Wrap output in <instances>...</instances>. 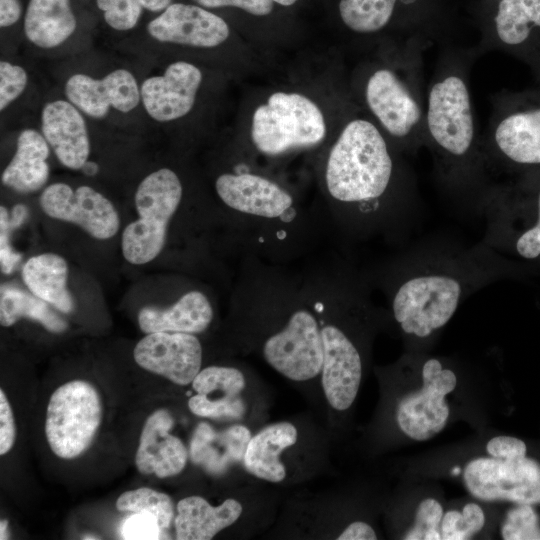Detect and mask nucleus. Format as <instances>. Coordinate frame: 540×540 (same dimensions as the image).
Here are the masks:
<instances>
[{
    "label": "nucleus",
    "instance_id": "obj_46",
    "mask_svg": "<svg viewBox=\"0 0 540 540\" xmlns=\"http://www.w3.org/2000/svg\"><path fill=\"white\" fill-rule=\"evenodd\" d=\"M28 208L23 204H17L12 210V216L9 219L11 230L20 227L27 219Z\"/></svg>",
    "mask_w": 540,
    "mask_h": 540
},
{
    "label": "nucleus",
    "instance_id": "obj_2",
    "mask_svg": "<svg viewBox=\"0 0 540 540\" xmlns=\"http://www.w3.org/2000/svg\"><path fill=\"white\" fill-rule=\"evenodd\" d=\"M476 47L443 45L426 90L425 145L443 190L476 207L493 183L477 128L470 88Z\"/></svg>",
    "mask_w": 540,
    "mask_h": 540
},
{
    "label": "nucleus",
    "instance_id": "obj_42",
    "mask_svg": "<svg viewBox=\"0 0 540 540\" xmlns=\"http://www.w3.org/2000/svg\"><path fill=\"white\" fill-rule=\"evenodd\" d=\"M206 8H219L233 6L240 8L252 15L265 16L273 9L272 0H193Z\"/></svg>",
    "mask_w": 540,
    "mask_h": 540
},
{
    "label": "nucleus",
    "instance_id": "obj_38",
    "mask_svg": "<svg viewBox=\"0 0 540 540\" xmlns=\"http://www.w3.org/2000/svg\"><path fill=\"white\" fill-rule=\"evenodd\" d=\"M28 75L19 65L2 60L0 62V110L6 109L25 90Z\"/></svg>",
    "mask_w": 540,
    "mask_h": 540
},
{
    "label": "nucleus",
    "instance_id": "obj_29",
    "mask_svg": "<svg viewBox=\"0 0 540 540\" xmlns=\"http://www.w3.org/2000/svg\"><path fill=\"white\" fill-rule=\"evenodd\" d=\"M77 27L70 0H30L24 20L27 39L42 49L64 43Z\"/></svg>",
    "mask_w": 540,
    "mask_h": 540
},
{
    "label": "nucleus",
    "instance_id": "obj_37",
    "mask_svg": "<svg viewBox=\"0 0 540 540\" xmlns=\"http://www.w3.org/2000/svg\"><path fill=\"white\" fill-rule=\"evenodd\" d=\"M96 3L104 11L105 22L118 31L134 28L142 13L137 0H96Z\"/></svg>",
    "mask_w": 540,
    "mask_h": 540
},
{
    "label": "nucleus",
    "instance_id": "obj_19",
    "mask_svg": "<svg viewBox=\"0 0 540 540\" xmlns=\"http://www.w3.org/2000/svg\"><path fill=\"white\" fill-rule=\"evenodd\" d=\"M245 384V377L237 368L206 367L191 383L196 394L188 400L189 410L199 417L239 419L245 412L240 396Z\"/></svg>",
    "mask_w": 540,
    "mask_h": 540
},
{
    "label": "nucleus",
    "instance_id": "obj_30",
    "mask_svg": "<svg viewBox=\"0 0 540 540\" xmlns=\"http://www.w3.org/2000/svg\"><path fill=\"white\" fill-rule=\"evenodd\" d=\"M67 276V262L55 253L33 256L22 269L23 281L30 292L63 313H70L75 307L67 289Z\"/></svg>",
    "mask_w": 540,
    "mask_h": 540
},
{
    "label": "nucleus",
    "instance_id": "obj_18",
    "mask_svg": "<svg viewBox=\"0 0 540 540\" xmlns=\"http://www.w3.org/2000/svg\"><path fill=\"white\" fill-rule=\"evenodd\" d=\"M149 35L163 43L197 48L219 46L229 37L227 23L202 7L173 3L147 25Z\"/></svg>",
    "mask_w": 540,
    "mask_h": 540
},
{
    "label": "nucleus",
    "instance_id": "obj_5",
    "mask_svg": "<svg viewBox=\"0 0 540 540\" xmlns=\"http://www.w3.org/2000/svg\"><path fill=\"white\" fill-rule=\"evenodd\" d=\"M476 208L485 217L486 245L524 266L540 264V183L493 182Z\"/></svg>",
    "mask_w": 540,
    "mask_h": 540
},
{
    "label": "nucleus",
    "instance_id": "obj_51",
    "mask_svg": "<svg viewBox=\"0 0 540 540\" xmlns=\"http://www.w3.org/2000/svg\"><path fill=\"white\" fill-rule=\"evenodd\" d=\"M453 474H458L460 472V469L457 467V468H454L452 470Z\"/></svg>",
    "mask_w": 540,
    "mask_h": 540
},
{
    "label": "nucleus",
    "instance_id": "obj_48",
    "mask_svg": "<svg viewBox=\"0 0 540 540\" xmlns=\"http://www.w3.org/2000/svg\"><path fill=\"white\" fill-rule=\"evenodd\" d=\"M81 169L85 175L94 176L98 173L99 166L96 162L87 160Z\"/></svg>",
    "mask_w": 540,
    "mask_h": 540
},
{
    "label": "nucleus",
    "instance_id": "obj_20",
    "mask_svg": "<svg viewBox=\"0 0 540 540\" xmlns=\"http://www.w3.org/2000/svg\"><path fill=\"white\" fill-rule=\"evenodd\" d=\"M173 425L174 419L166 409H158L148 416L135 457L140 473L166 478L185 468L188 450L180 438L169 432Z\"/></svg>",
    "mask_w": 540,
    "mask_h": 540
},
{
    "label": "nucleus",
    "instance_id": "obj_7",
    "mask_svg": "<svg viewBox=\"0 0 540 540\" xmlns=\"http://www.w3.org/2000/svg\"><path fill=\"white\" fill-rule=\"evenodd\" d=\"M181 198L180 179L168 168L154 171L140 182L135 193L139 218L125 227L121 239L122 254L129 263L146 264L159 255Z\"/></svg>",
    "mask_w": 540,
    "mask_h": 540
},
{
    "label": "nucleus",
    "instance_id": "obj_8",
    "mask_svg": "<svg viewBox=\"0 0 540 540\" xmlns=\"http://www.w3.org/2000/svg\"><path fill=\"white\" fill-rule=\"evenodd\" d=\"M102 419V405L95 387L73 380L51 395L45 434L53 453L63 459L81 455L91 445Z\"/></svg>",
    "mask_w": 540,
    "mask_h": 540
},
{
    "label": "nucleus",
    "instance_id": "obj_34",
    "mask_svg": "<svg viewBox=\"0 0 540 540\" xmlns=\"http://www.w3.org/2000/svg\"><path fill=\"white\" fill-rule=\"evenodd\" d=\"M485 515L476 503H468L462 512L451 510L443 515L440 532L444 540L471 539L484 526Z\"/></svg>",
    "mask_w": 540,
    "mask_h": 540
},
{
    "label": "nucleus",
    "instance_id": "obj_4",
    "mask_svg": "<svg viewBox=\"0 0 540 540\" xmlns=\"http://www.w3.org/2000/svg\"><path fill=\"white\" fill-rule=\"evenodd\" d=\"M395 184L415 186L401 173L388 139L373 121L354 118L332 146L326 185L337 201L366 208L383 200Z\"/></svg>",
    "mask_w": 540,
    "mask_h": 540
},
{
    "label": "nucleus",
    "instance_id": "obj_47",
    "mask_svg": "<svg viewBox=\"0 0 540 540\" xmlns=\"http://www.w3.org/2000/svg\"><path fill=\"white\" fill-rule=\"evenodd\" d=\"M142 8L151 12L164 11L171 5V0H137Z\"/></svg>",
    "mask_w": 540,
    "mask_h": 540
},
{
    "label": "nucleus",
    "instance_id": "obj_39",
    "mask_svg": "<svg viewBox=\"0 0 540 540\" xmlns=\"http://www.w3.org/2000/svg\"><path fill=\"white\" fill-rule=\"evenodd\" d=\"M161 527L156 517L150 513H134L122 526V537L128 540L159 539Z\"/></svg>",
    "mask_w": 540,
    "mask_h": 540
},
{
    "label": "nucleus",
    "instance_id": "obj_28",
    "mask_svg": "<svg viewBox=\"0 0 540 540\" xmlns=\"http://www.w3.org/2000/svg\"><path fill=\"white\" fill-rule=\"evenodd\" d=\"M48 156L49 144L43 134L34 129L21 131L16 152L2 173V183L20 193L39 190L49 177Z\"/></svg>",
    "mask_w": 540,
    "mask_h": 540
},
{
    "label": "nucleus",
    "instance_id": "obj_27",
    "mask_svg": "<svg viewBox=\"0 0 540 540\" xmlns=\"http://www.w3.org/2000/svg\"><path fill=\"white\" fill-rule=\"evenodd\" d=\"M298 431L290 422L268 425L252 436L247 444L243 465L251 475L273 483L286 477L281 454L297 442Z\"/></svg>",
    "mask_w": 540,
    "mask_h": 540
},
{
    "label": "nucleus",
    "instance_id": "obj_31",
    "mask_svg": "<svg viewBox=\"0 0 540 540\" xmlns=\"http://www.w3.org/2000/svg\"><path fill=\"white\" fill-rule=\"evenodd\" d=\"M49 305L16 285L4 283L0 287V323L4 327L12 326L21 318H28L39 322L50 332H64L68 327L66 321Z\"/></svg>",
    "mask_w": 540,
    "mask_h": 540
},
{
    "label": "nucleus",
    "instance_id": "obj_17",
    "mask_svg": "<svg viewBox=\"0 0 540 540\" xmlns=\"http://www.w3.org/2000/svg\"><path fill=\"white\" fill-rule=\"evenodd\" d=\"M202 82L200 69L186 61H176L162 75L145 79L140 87L141 101L148 115L158 122H169L188 114Z\"/></svg>",
    "mask_w": 540,
    "mask_h": 540
},
{
    "label": "nucleus",
    "instance_id": "obj_24",
    "mask_svg": "<svg viewBox=\"0 0 540 540\" xmlns=\"http://www.w3.org/2000/svg\"><path fill=\"white\" fill-rule=\"evenodd\" d=\"M213 318L208 298L199 291L185 293L167 308L145 306L138 312L137 320L142 332L200 333L207 329Z\"/></svg>",
    "mask_w": 540,
    "mask_h": 540
},
{
    "label": "nucleus",
    "instance_id": "obj_41",
    "mask_svg": "<svg viewBox=\"0 0 540 540\" xmlns=\"http://www.w3.org/2000/svg\"><path fill=\"white\" fill-rule=\"evenodd\" d=\"M16 428L14 416L6 397L0 390V455H4L11 450L14 445Z\"/></svg>",
    "mask_w": 540,
    "mask_h": 540
},
{
    "label": "nucleus",
    "instance_id": "obj_36",
    "mask_svg": "<svg viewBox=\"0 0 540 540\" xmlns=\"http://www.w3.org/2000/svg\"><path fill=\"white\" fill-rule=\"evenodd\" d=\"M443 508L441 504L433 499L427 498L419 504L414 525L405 534L406 540H440V524L443 518Z\"/></svg>",
    "mask_w": 540,
    "mask_h": 540
},
{
    "label": "nucleus",
    "instance_id": "obj_10",
    "mask_svg": "<svg viewBox=\"0 0 540 540\" xmlns=\"http://www.w3.org/2000/svg\"><path fill=\"white\" fill-rule=\"evenodd\" d=\"M463 480L468 492L482 501L540 503V464L526 455L475 458L466 465Z\"/></svg>",
    "mask_w": 540,
    "mask_h": 540
},
{
    "label": "nucleus",
    "instance_id": "obj_1",
    "mask_svg": "<svg viewBox=\"0 0 540 540\" xmlns=\"http://www.w3.org/2000/svg\"><path fill=\"white\" fill-rule=\"evenodd\" d=\"M523 268L483 241L473 246H417L403 260L394 285L393 317L406 335L429 338L449 322L466 297L517 276Z\"/></svg>",
    "mask_w": 540,
    "mask_h": 540
},
{
    "label": "nucleus",
    "instance_id": "obj_13",
    "mask_svg": "<svg viewBox=\"0 0 540 540\" xmlns=\"http://www.w3.org/2000/svg\"><path fill=\"white\" fill-rule=\"evenodd\" d=\"M40 206L49 217L76 224L96 239H109L120 227L112 202L86 185L73 190L65 183H53L43 190Z\"/></svg>",
    "mask_w": 540,
    "mask_h": 540
},
{
    "label": "nucleus",
    "instance_id": "obj_45",
    "mask_svg": "<svg viewBox=\"0 0 540 540\" xmlns=\"http://www.w3.org/2000/svg\"><path fill=\"white\" fill-rule=\"evenodd\" d=\"M21 12L19 0H0V26L4 28L15 24Z\"/></svg>",
    "mask_w": 540,
    "mask_h": 540
},
{
    "label": "nucleus",
    "instance_id": "obj_33",
    "mask_svg": "<svg viewBox=\"0 0 540 540\" xmlns=\"http://www.w3.org/2000/svg\"><path fill=\"white\" fill-rule=\"evenodd\" d=\"M116 508L119 511L150 513L156 517L162 530L169 528L174 517L170 496L148 487L122 493L116 501Z\"/></svg>",
    "mask_w": 540,
    "mask_h": 540
},
{
    "label": "nucleus",
    "instance_id": "obj_6",
    "mask_svg": "<svg viewBox=\"0 0 540 540\" xmlns=\"http://www.w3.org/2000/svg\"><path fill=\"white\" fill-rule=\"evenodd\" d=\"M326 135L320 108L299 93L276 92L257 107L252 117L251 138L263 154L275 156L313 147Z\"/></svg>",
    "mask_w": 540,
    "mask_h": 540
},
{
    "label": "nucleus",
    "instance_id": "obj_9",
    "mask_svg": "<svg viewBox=\"0 0 540 540\" xmlns=\"http://www.w3.org/2000/svg\"><path fill=\"white\" fill-rule=\"evenodd\" d=\"M492 112L482 147L496 167H540V106L521 108L503 94L492 95Z\"/></svg>",
    "mask_w": 540,
    "mask_h": 540
},
{
    "label": "nucleus",
    "instance_id": "obj_23",
    "mask_svg": "<svg viewBox=\"0 0 540 540\" xmlns=\"http://www.w3.org/2000/svg\"><path fill=\"white\" fill-rule=\"evenodd\" d=\"M540 29V0H499L491 23L475 46L479 55L496 49L519 51Z\"/></svg>",
    "mask_w": 540,
    "mask_h": 540
},
{
    "label": "nucleus",
    "instance_id": "obj_21",
    "mask_svg": "<svg viewBox=\"0 0 540 540\" xmlns=\"http://www.w3.org/2000/svg\"><path fill=\"white\" fill-rule=\"evenodd\" d=\"M41 130L60 163L72 170L83 167L90 154L85 120L70 101L54 100L44 105Z\"/></svg>",
    "mask_w": 540,
    "mask_h": 540
},
{
    "label": "nucleus",
    "instance_id": "obj_40",
    "mask_svg": "<svg viewBox=\"0 0 540 540\" xmlns=\"http://www.w3.org/2000/svg\"><path fill=\"white\" fill-rule=\"evenodd\" d=\"M9 214L4 206L0 207V261L1 269L5 274H10L15 266L21 260V255L15 252L10 245L9 232Z\"/></svg>",
    "mask_w": 540,
    "mask_h": 540
},
{
    "label": "nucleus",
    "instance_id": "obj_26",
    "mask_svg": "<svg viewBox=\"0 0 540 540\" xmlns=\"http://www.w3.org/2000/svg\"><path fill=\"white\" fill-rule=\"evenodd\" d=\"M243 507L236 499L228 498L212 506L200 496H188L177 504L176 539L209 540L231 526L241 516Z\"/></svg>",
    "mask_w": 540,
    "mask_h": 540
},
{
    "label": "nucleus",
    "instance_id": "obj_44",
    "mask_svg": "<svg viewBox=\"0 0 540 540\" xmlns=\"http://www.w3.org/2000/svg\"><path fill=\"white\" fill-rule=\"evenodd\" d=\"M338 540H375L374 529L367 523L355 521L349 524L337 537Z\"/></svg>",
    "mask_w": 540,
    "mask_h": 540
},
{
    "label": "nucleus",
    "instance_id": "obj_12",
    "mask_svg": "<svg viewBox=\"0 0 540 540\" xmlns=\"http://www.w3.org/2000/svg\"><path fill=\"white\" fill-rule=\"evenodd\" d=\"M266 362L284 377L303 382L318 376L323 364L321 329L307 310L294 312L286 326L263 346Z\"/></svg>",
    "mask_w": 540,
    "mask_h": 540
},
{
    "label": "nucleus",
    "instance_id": "obj_3",
    "mask_svg": "<svg viewBox=\"0 0 540 540\" xmlns=\"http://www.w3.org/2000/svg\"><path fill=\"white\" fill-rule=\"evenodd\" d=\"M433 44L423 37L404 38L388 63L374 68L364 81V101L378 127L397 148L413 155L425 145L423 54Z\"/></svg>",
    "mask_w": 540,
    "mask_h": 540
},
{
    "label": "nucleus",
    "instance_id": "obj_43",
    "mask_svg": "<svg viewBox=\"0 0 540 540\" xmlns=\"http://www.w3.org/2000/svg\"><path fill=\"white\" fill-rule=\"evenodd\" d=\"M487 453L495 458H512L526 455V444L515 437L497 436L486 445Z\"/></svg>",
    "mask_w": 540,
    "mask_h": 540
},
{
    "label": "nucleus",
    "instance_id": "obj_49",
    "mask_svg": "<svg viewBox=\"0 0 540 540\" xmlns=\"http://www.w3.org/2000/svg\"><path fill=\"white\" fill-rule=\"evenodd\" d=\"M7 525H8V521L7 520H1L0 522V539L3 540V539H7Z\"/></svg>",
    "mask_w": 540,
    "mask_h": 540
},
{
    "label": "nucleus",
    "instance_id": "obj_50",
    "mask_svg": "<svg viewBox=\"0 0 540 540\" xmlns=\"http://www.w3.org/2000/svg\"><path fill=\"white\" fill-rule=\"evenodd\" d=\"M272 1L283 6H290V5H293L297 0H272Z\"/></svg>",
    "mask_w": 540,
    "mask_h": 540
},
{
    "label": "nucleus",
    "instance_id": "obj_11",
    "mask_svg": "<svg viewBox=\"0 0 540 540\" xmlns=\"http://www.w3.org/2000/svg\"><path fill=\"white\" fill-rule=\"evenodd\" d=\"M421 374L422 388L401 398L396 408L399 428L417 441L428 440L443 430L449 417L445 396L457 383L455 373L436 358L424 362Z\"/></svg>",
    "mask_w": 540,
    "mask_h": 540
},
{
    "label": "nucleus",
    "instance_id": "obj_16",
    "mask_svg": "<svg viewBox=\"0 0 540 540\" xmlns=\"http://www.w3.org/2000/svg\"><path fill=\"white\" fill-rule=\"evenodd\" d=\"M65 94L80 111L96 119L104 118L111 108L128 113L141 100L135 77L123 68L111 71L102 79L74 74L66 81Z\"/></svg>",
    "mask_w": 540,
    "mask_h": 540
},
{
    "label": "nucleus",
    "instance_id": "obj_22",
    "mask_svg": "<svg viewBox=\"0 0 540 540\" xmlns=\"http://www.w3.org/2000/svg\"><path fill=\"white\" fill-rule=\"evenodd\" d=\"M215 189L230 208L259 217H279L292 205L289 193L255 174H222L215 182Z\"/></svg>",
    "mask_w": 540,
    "mask_h": 540
},
{
    "label": "nucleus",
    "instance_id": "obj_35",
    "mask_svg": "<svg viewBox=\"0 0 540 540\" xmlns=\"http://www.w3.org/2000/svg\"><path fill=\"white\" fill-rule=\"evenodd\" d=\"M501 535L505 540H540L538 516L530 504H518L508 511Z\"/></svg>",
    "mask_w": 540,
    "mask_h": 540
},
{
    "label": "nucleus",
    "instance_id": "obj_32",
    "mask_svg": "<svg viewBox=\"0 0 540 540\" xmlns=\"http://www.w3.org/2000/svg\"><path fill=\"white\" fill-rule=\"evenodd\" d=\"M419 0H340L339 14L354 33L372 35L391 23L398 3L414 5Z\"/></svg>",
    "mask_w": 540,
    "mask_h": 540
},
{
    "label": "nucleus",
    "instance_id": "obj_15",
    "mask_svg": "<svg viewBox=\"0 0 540 540\" xmlns=\"http://www.w3.org/2000/svg\"><path fill=\"white\" fill-rule=\"evenodd\" d=\"M323 364L321 383L329 405L344 411L353 404L362 378L359 350L343 330L335 325L321 329Z\"/></svg>",
    "mask_w": 540,
    "mask_h": 540
},
{
    "label": "nucleus",
    "instance_id": "obj_25",
    "mask_svg": "<svg viewBox=\"0 0 540 540\" xmlns=\"http://www.w3.org/2000/svg\"><path fill=\"white\" fill-rule=\"evenodd\" d=\"M251 437L250 430L244 425L236 424L216 431L208 423L202 422L193 434L190 457L208 472L220 474L243 460Z\"/></svg>",
    "mask_w": 540,
    "mask_h": 540
},
{
    "label": "nucleus",
    "instance_id": "obj_14",
    "mask_svg": "<svg viewBox=\"0 0 540 540\" xmlns=\"http://www.w3.org/2000/svg\"><path fill=\"white\" fill-rule=\"evenodd\" d=\"M133 356L143 369L185 386L201 370L202 346L191 333L155 332L136 344Z\"/></svg>",
    "mask_w": 540,
    "mask_h": 540
}]
</instances>
